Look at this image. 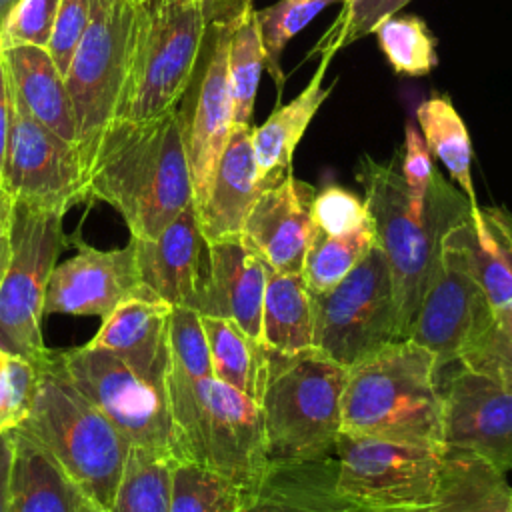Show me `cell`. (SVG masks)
I'll use <instances>...</instances> for the list:
<instances>
[{"instance_id": "obj_1", "label": "cell", "mask_w": 512, "mask_h": 512, "mask_svg": "<svg viewBox=\"0 0 512 512\" xmlns=\"http://www.w3.org/2000/svg\"><path fill=\"white\" fill-rule=\"evenodd\" d=\"M96 198L124 218L132 238L158 236L192 198L178 108L150 120L112 118L86 168V200Z\"/></svg>"}, {"instance_id": "obj_2", "label": "cell", "mask_w": 512, "mask_h": 512, "mask_svg": "<svg viewBox=\"0 0 512 512\" xmlns=\"http://www.w3.org/2000/svg\"><path fill=\"white\" fill-rule=\"evenodd\" d=\"M356 180L364 190L374 244L386 256L392 274L398 334L406 340L432 276L442 236L470 210V202L440 174H434L426 206L416 212L396 156L384 164L364 154L356 166Z\"/></svg>"}, {"instance_id": "obj_3", "label": "cell", "mask_w": 512, "mask_h": 512, "mask_svg": "<svg viewBox=\"0 0 512 512\" xmlns=\"http://www.w3.org/2000/svg\"><path fill=\"white\" fill-rule=\"evenodd\" d=\"M434 354L396 340L346 372L342 434L442 448V388Z\"/></svg>"}, {"instance_id": "obj_4", "label": "cell", "mask_w": 512, "mask_h": 512, "mask_svg": "<svg viewBox=\"0 0 512 512\" xmlns=\"http://www.w3.org/2000/svg\"><path fill=\"white\" fill-rule=\"evenodd\" d=\"M34 366L32 406L16 430L46 448L84 498L108 512L132 446L74 386L60 350L48 348Z\"/></svg>"}, {"instance_id": "obj_5", "label": "cell", "mask_w": 512, "mask_h": 512, "mask_svg": "<svg viewBox=\"0 0 512 512\" xmlns=\"http://www.w3.org/2000/svg\"><path fill=\"white\" fill-rule=\"evenodd\" d=\"M166 392L178 460L204 464L250 494L270 464L258 404L214 376L172 362Z\"/></svg>"}, {"instance_id": "obj_6", "label": "cell", "mask_w": 512, "mask_h": 512, "mask_svg": "<svg viewBox=\"0 0 512 512\" xmlns=\"http://www.w3.org/2000/svg\"><path fill=\"white\" fill-rule=\"evenodd\" d=\"M346 372L314 348L298 354L270 350L258 398L268 462H310L334 454L342 434Z\"/></svg>"}, {"instance_id": "obj_7", "label": "cell", "mask_w": 512, "mask_h": 512, "mask_svg": "<svg viewBox=\"0 0 512 512\" xmlns=\"http://www.w3.org/2000/svg\"><path fill=\"white\" fill-rule=\"evenodd\" d=\"M208 32L196 0H138L114 118L150 120L186 94Z\"/></svg>"}, {"instance_id": "obj_8", "label": "cell", "mask_w": 512, "mask_h": 512, "mask_svg": "<svg viewBox=\"0 0 512 512\" xmlns=\"http://www.w3.org/2000/svg\"><path fill=\"white\" fill-rule=\"evenodd\" d=\"M64 214L16 200L12 206L10 256L0 278V350L30 362L48 352L42 338L44 298L64 244Z\"/></svg>"}, {"instance_id": "obj_9", "label": "cell", "mask_w": 512, "mask_h": 512, "mask_svg": "<svg viewBox=\"0 0 512 512\" xmlns=\"http://www.w3.org/2000/svg\"><path fill=\"white\" fill-rule=\"evenodd\" d=\"M312 348L350 368L400 340L392 274L374 244L334 288L310 294Z\"/></svg>"}, {"instance_id": "obj_10", "label": "cell", "mask_w": 512, "mask_h": 512, "mask_svg": "<svg viewBox=\"0 0 512 512\" xmlns=\"http://www.w3.org/2000/svg\"><path fill=\"white\" fill-rule=\"evenodd\" d=\"M136 4L138 0H90L86 30L64 74L84 172L100 134L114 118Z\"/></svg>"}, {"instance_id": "obj_11", "label": "cell", "mask_w": 512, "mask_h": 512, "mask_svg": "<svg viewBox=\"0 0 512 512\" xmlns=\"http://www.w3.org/2000/svg\"><path fill=\"white\" fill-rule=\"evenodd\" d=\"M74 386L132 448L178 460L168 392L138 378L116 354L90 344L60 350Z\"/></svg>"}, {"instance_id": "obj_12", "label": "cell", "mask_w": 512, "mask_h": 512, "mask_svg": "<svg viewBox=\"0 0 512 512\" xmlns=\"http://www.w3.org/2000/svg\"><path fill=\"white\" fill-rule=\"evenodd\" d=\"M442 448L340 434L336 490L354 506L428 508Z\"/></svg>"}, {"instance_id": "obj_13", "label": "cell", "mask_w": 512, "mask_h": 512, "mask_svg": "<svg viewBox=\"0 0 512 512\" xmlns=\"http://www.w3.org/2000/svg\"><path fill=\"white\" fill-rule=\"evenodd\" d=\"M462 218L442 236L432 276L408 332L410 340L434 354L440 372L458 364L466 342L492 314L466 254Z\"/></svg>"}, {"instance_id": "obj_14", "label": "cell", "mask_w": 512, "mask_h": 512, "mask_svg": "<svg viewBox=\"0 0 512 512\" xmlns=\"http://www.w3.org/2000/svg\"><path fill=\"white\" fill-rule=\"evenodd\" d=\"M8 90L10 130L0 182L16 202L66 212L76 202L86 200V172L80 152L28 112L10 80Z\"/></svg>"}, {"instance_id": "obj_15", "label": "cell", "mask_w": 512, "mask_h": 512, "mask_svg": "<svg viewBox=\"0 0 512 512\" xmlns=\"http://www.w3.org/2000/svg\"><path fill=\"white\" fill-rule=\"evenodd\" d=\"M442 388V442L512 470V390L458 364Z\"/></svg>"}, {"instance_id": "obj_16", "label": "cell", "mask_w": 512, "mask_h": 512, "mask_svg": "<svg viewBox=\"0 0 512 512\" xmlns=\"http://www.w3.org/2000/svg\"><path fill=\"white\" fill-rule=\"evenodd\" d=\"M132 298L158 300L140 280L134 244L98 250L80 244L78 252L56 264L46 286L44 314L106 318Z\"/></svg>"}, {"instance_id": "obj_17", "label": "cell", "mask_w": 512, "mask_h": 512, "mask_svg": "<svg viewBox=\"0 0 512 512\" xmlns=\"http://www.w3.org/2000/svg\"><path fill=\"white\" fill-rule=\"evenodd\" d=\"M232 20L234 18H224L208 24L210 50L204 60V68L196 88L192 114L190 118L182 114L184 146L196 208H200L208 194L214 170L234 128L232 96L226 72Z\"/></svg>"}, {"instance_id": "obj_18", "label": "cell", "mask_w": 512, "mask_h": 512, "mask_svg": "<svg viewBox=\"0 0 512 512\" xmlns=\"http://www.w3.org/2000/svg\"><path fill=\"white\" fill-rule=\"evenodd\" d=\"M142 284L168 306L196 308L208 276V240L194 202L158 236L132 238Z\"/></svg>"}, {"instance_id": "obj_19", "label": "cell", "mask_w": 512, "mask_h": 512, "mask_svg": "<svg viewBox=\"0 0 512 512\" xmlns=\"http://www.w3.org/2000/svg\"><path fill=\"white\" fill-rule=\"evenodd\" d=\"M316 190L288 172L264 186L242 226V240L274 272L298 274L312 236Z\"/></svg>"}, {"instance_id": "obj_20", "label": "cell", "mask_w": 512, "mask_h": 512, "mask_svg": "<svg viewBox=\"0 0 512 512\" xmlns=\"http://www.w3.org/2000/svg\"><path fill=\"white\" fill-rule=\"evenodd\" d=\"M264 290L266 264L242 236L208 242V276L194 308L200 316L230 318L262 340Z\"/></svg>"}, {"instance_id": "obj_21", "label": "cell", "mask_w": 512, "mask_h": 512, "mask_svg": "<svg viewBox=\"0 0 512 512\" xmlns=\"http://www.w3.org/2000/svg\"><path fill=\"white\" fill-rule=\"evenodd\" d=\"M170 310L172 306L162 300H126L102 320L100 330L88 344L110 350L138 378L166 390L170 368Z\"/></svg>"}, {"instance_id": "obj_22", "label": "cell", "mask_w": 512, "mask_h": 512, "mask_svg": "<svg viewBox=\"0 0 512 512\" xmlns=\"http://www.w3.org/2000/svg\"><path fill=\"white\" fill-rule=\"evenodd\" d=\"M264 190L252 148V126H234L198 212L208 242L240 236L246 216Z\"/></svg>"}, {"instance_id": "obj_23", "label": "cell", "mask_w": 512, "mask_h": 512, "mask_svg": "<svg viewBox=\"0 0 512 512\" xmlns=\"http://www.w3.org/2000/svg\"><path fill=\"white\" fill-rule=\"evenodd\" d=\"M336 490V458L270 462L258 486L236 512H346Z\"/></svg>"}, {"instance_id": "obj_24", "label": "cell", "mask_w": 512, "mask_h": 512, "mask_svg": "<svg viewBox=\"0 0 512 512\" xmlns=\"http://www.w3.org/2000/svg\"><path fill=\"white\" fill-rule=\"evenodd\" d=\"M330 62L332 58L320 56L308 84L290 102L276 106L260 126H252V148L262 186H268L292 172L296 146L334 88V84L328 88L324 86Z\"/></svg>"}, {"instance_id": "obj_25", "label": "cell", "mask_w": 512, "mask_h": 512, "mask_svg": "<svg viewBox=\"0 0 512 512\" xmlns=\"http://www.w3.org/2000/svg\"><path fill=\"white\" fill-rule=\"evenodd\" d=\"M2 62L10 86L28 112L48 130L78 148V130L64 74L48 50L36 46L2 48Z\"/></svg>"}, {"instance_id": "obj_26", "label": "cell", "mask_w": 512, "mask_h": 512, "mask_svg": "<svg viewBox=\"0 0 512 512\" xmlns=\"http://www.w3.org/2000/svg\"><path fill=\"white\" fill-rule=\"evenodd\" d=\"M10 432L8 512H80L86 498L50 452L16 428Z\"/></svg>"}, {"instance_id": "obj_27", "label": "cell", "mask_w": 512, "mask_h": 512, "mask_svg": "<svg viewBox=\"0 0 512 512\" xmlns=\"http://www.w3.org/2000/svg\"><path fill=\"white\" fill-rule=\"evenodd\" d=\"M472 272L492 314L512 306V214L502 206H470L460 222Z\"/></svg>"}, {"instance_id": "obj_28", "label": "cell", "mask_w": 512, "mask_h": 512, "mask_svg": "<svg viewBox=\"0 0 512 512\" xmlns=\"http://www.w3.org/2000/svg\"><path fill=\"white\" fill-rule=\"evenodd\" d=\"M512 486L504 472L480 456L442 448L430 512H510Z\"/></svg>"}, {"instance_id": "obj_29", "label": "cell", "mask_w": 512, "mask_h": 512, "mask_svg": "<svg viewBox=\"0 0 512 512\" xmlns=\"http://www.w3.org/2000/svg\"><path fill=\"white\" fill-rule=\"evenodd\" d=\"M262 342L278 354H298L312 348V304L302 272L284 274L266 266Z\"/></svg>"}, {"instance_id": "obj_30", "label": "cell", "mask_w": 512, "mask_h": 512, "mask_svg": "<svg viewBox=\"0 0 512 512\" xmlns=\"http://www.w3.org/2000/svg\"><path fill=\"white\" fill-rule=\"evenodd\" d=\"M208 342L212 376L258 404L268 372L270 350L234 320L200 316Z\"/></svg>"}, {"instance_id": "obj_31", "label": "cell", "mask_w": 512, "mask_h": 512, "mask_svg": "<svg viewBox=\"0 0 512 512\" xmlns=\"http://www.w3.org/2000/svg\"><path fill=\"white\" fill-rule=\"evenodd\" d=\"M418 130L430 154L442 162L452 182L476 206V190L472 182V142L462 116L456 112L448 94H436L416 108Z\"/></svg>"}, {"instance_id": "obj_32", "label": "cell", "mask_w": 512, "mask_h": 512, "mask_svg": "<svg viewBox=\"0 0 512 512\" xmlns=\"http://www.w3.org/2000/svg\"><path fill=\"white\" fill-rule=\"evenodd\" d=\"M262 70L264 46L260 38L258 16L254 6L248 4L232 20V32L226 54L234 126H252V114Z\"/></svg>"}, {"instance_id": "obj_33", "label": "cell", "mask_w": 512, "mask_h": 512, "mask_svg": "<svg viewBox=\"0 0 512 512\" xmlns=\"http://www.w3.org/2000/svg\"><path fill=\"white\" fill-rule=\"evenodd\" d=\"M372 246L374 230L370 218L364 226L338 236H328L312 228L302 266V278L310 294H322L334 288L356 268Z\"/></svg>"}, {"instance_id": "obj_34", "label": "cell", "mask_w": 512, "mask_h": 512, "mask_svg": "<svg viewBox=\"0 0 512 512\" xmlns=\"http://www.w3.org/2000/svg\"><path fill=\"white\" fill-rule=\"evenodd\" d=\"M174 458L130 448L108 512H170Z\"/></svg>"}, {"instance_id": "obj_35", "label": "cell", "mask_w": 512, "mask_h": 512, "mask_svg": "<svg viewBox=\"0 0 512 512\" xmlns=\"http://www.w3.org/2000/svg\"><path fill=\"white\" fill-rule=\"evenodd\" d=\"M246 496L242 486L204 464L174 462L170 512H236Z\"/></svg>"}, {"instance_id": "obj_36", "label": "cell", "mask_w": 512, "mask_h": 512, "mask_svg": "<svg viewBox=\"0 0 512 512\" xmlns=\"http://www.w3.org/2000/svg\"><path fill=\"white\" fill-rule=\"evenodd\" d=\"M378 46L396 74L428 76L438 66L436 36L428 24L414 14H394L376 30Z\"/></svg>"}, {"instance_id": "obj_37", "label": "cell", "mask_w": 512, "mask_h": 512, "mask_svg": "<svg viewBox=\"0 0 512 512\" xmlns=\"http://www.w3.org/2000/svg\"><path fill=\"white\" fill-rule=\"evenodd\" d=\"M342 0H276L274 4L256 10L260 38L264 46V68L276 82L278 92L284 88L282 52L286 44L300 34L324 8L340 4Z\"/></svg>"}, {"instance_id": "obj_38", "label": "cell", "mask_w": 512, "mask_h": 512, "mask_svg": "<svg viewBox=\"0 0 512 512\" xmlns=\"http://www.w3.org/2000/svg\"><path fill=\"white\" fill-rule=\"evenodd\" d=\"M458 364L512 390V306L482 322L460 352Z\"/></svg>"}, {"instance_id": "obj_39", "label": "cell", "mask_w": 512, "mask_h": 512, "mask_svg": "<svg viewBox=\"0 0 512 512\" xmlns=\"http://www.w3.org/2000/svg\"><path fill=\"white\" fill-rule=\"evenodd\" d=\"M410 2L412 0H342L336 18L306 58L328 56L334 60L340 50L372 34L380 22L398 14Z\"/></svg>"}, {"instance_id": "obj_40", "label": "cell", "mask_w": 512, "mask_h": 512, "mask_svg": "<svg viewBox=\"0 0 512 512\" xmlns=\"http://www.w3.org/2000/svg\"><path fill=\"white\" fill-rule=\"evenodd\" d=\"M34 390V362L0 350V434L24 422L32 406Z\"/></svg>"}, {"instance_id": "obj_41", "label": "cell", "mask_w": 512, "mask_h": 512, "mask_svg": "<svg viewBox=\"0 0 512 512\" xmlns=\"http://www.w3.org/2000/svg\"><path fill=\"white\" fill-rule=\"evenodd\" d=\"M60 0H20L0 32L2 48L36 46L48 50Z\"/></svg>"}, {"instance_id": "obj_42", "label": "cell", "mask_w": 512, "mask_h": 512, "mask_svg": "<svg viewBox=\"0 0 512 512\" xmlns=\"http://www.w3.org/2000/svg\"><path fill=\"white\" fill-rule=\"evenodd\" d=\"M310 214L312 228L328 236L352 232L368 222L364 198L336 184L324 186L314 194Z\"/></svg>"}, {"instance_id": "obj_43", "label": "cell", "mask_w": 512, "mask_h": 512, "mask_svg": "<svg viewBox=\"0 0 512 512\" xmlns=\"http://www.w3.org/2000/svg\"><path fill=\"white\" fill-rule=\"evenodd\" d=\"M400 176L408 188L410 202L416 212L424 210L426 196L430 190V184L434 180V166H432V154L420 134V130L414 126V122H406L404 126V142L402 148L396 154Z\"/></svg>"}, {"instance_id": "obj_44", "label": "cell", "mask_w": 512, "mask_h": 512, "mask_svg": "<svg viewBox=\"0 0 512 512\" xmlns=\"http://www.w3.org/2000/svg\"><path fill=\"white\" fill-rule=\"evenodd\" d=\"M90 18V0H60L56 24L48 44V54L56 68L66 74L74 50L86 30Z\"/></svg>"}, {"instance_id": "obj_45", "label": "cell", "mask_w": 512, "mask_h": 512, "mask_svg": "<svg viewBox=\"0 0 512 512\" xmlns=\"http://www.w3.org/2000/svg\"><path fill=\"white\" fill-rule=\"evenodd\" d=\"M8 130H10V90H8V76L0 56V174L4 168L6 146H8Z\"/></svg>"}, {"instance_id": "obj_46", "label": "cell", "mask_w": 512, "mask_h": 512, "mask_svg": "<svg viewBox=\"0 0 512 512\" xmlns=\"http://www.w3.org/2000/svg\"><path fill=\"white\" fill-rule=\"evenodd\" d=\"M14 454V440L12 432L0 434V512H8V480H10V466Z\"/></svg>"}, {"instance_id": "obj_47", "label": "cell", "mask_w": 512, "mask_h": 512, "mask_svg": "<svg viewBox=\"0 0 512 512\" xmlns=\"http://www.w3.org/2000/svg\"><path fill=\"white\" fill-rule=\"evenodd\" d=\"M206 14L208 24L214 20L234 18L244 6L252 4V0H196Z\"/></svg>"}, {"instance_id": "obj_48", "label": "cell", "mask_w": 512, "mask_h": 512, "mask_svg": "<svg viewBox=\"0 0 512 512\" xmlns=\"http://www.w3.org/2000/svg\"><path fill=\"white\" fill-rule=\"evenodd\" d=\"M12 206H14V200H12V196L6 192V188L0 182V240L6 238L8 232H10Z\"/></svg>"}, {"instance_id": "obj_49", "label": "cell", "mask_w": 512, "mask_h": 512, "mask_svg": "<svg viewBox=\"0 0 512 512\" xmlns=\"http://www.w3.org/2000/svg\"><path fill=\"white\" fill-rule=\"evenodd\" d=\"M346 512H430L428 508H368V506H350Z\"/></svg>"}, {"instance_id": "obj_50", "label": "cell", "mask_w": 512, "mask_h": 512, "mask_svg": "<svg viewBox=\"0 0 512 512\" xmlns=\"http://www.w3.org/2000/svg\"><path fill=\"white\" fill-rule=\"evenodd\" d=\"M20 0H0V32L8 20V14L12 12V8L18 4Z\"/></svg>"}, {"instance_id": "obj_51", "label": "cell", "mask_w": 512, "mask_h": 512, "mask_svg": "<svg viewBox=\"0 0 512 512\" xmlns=\"http://www.w3.org/2000/svg\"><path fill=\"white\" fill-rule=\"evenodd\" d=\"M8 256H10V244H8V236L0 240V278L4 274V268L8 264Z\"/></svg>"}, {"instance_id": "obj_52", "label": "cell", "mask_w": 512, "mask_h": 512, "mask_svg": "<svg viewBox=\"0 0 512 512\" xmlns=\"http://www.w3.org/2000/svg\"><path fill=\"white\" fill-rule=\"evenodd\" d=\"M80 512H104V510H100V508H98V506H94V504H92V502H88V500H86V502H84V506H82V510H80Z\"/></svg>"}, {"instance_id": "obj_53", "label": "cell", "mask_w": 512, "mask_h": 512, "mask_svg": "<svg viewBox=\"0 0 512 512\" xmlns=\"http://www.w3.org/2000/svg\"><path fill=\"white\" fill-rule=\"evenodd\" d=\"M0 54H2V44H0Z\"/></svg>"}, {"instance_id": "obj_54", "label": "cell", "mask_w": 512, "mask_h": 512, "mask_svg": "<svg viewBox=\"0 0 512 512\" xmlns=\"http://www.w3.org/2000/svg\"><path fill=\"white\" fill-rule=\"evenodd\" d=\"M510 512H512V508H510Z\"/></svg>"}]
</instances>
